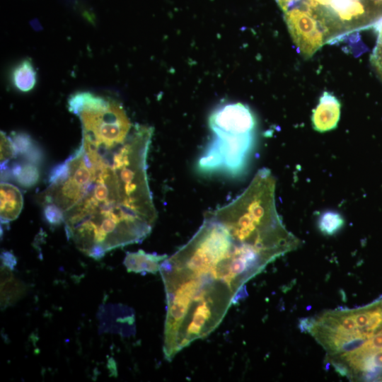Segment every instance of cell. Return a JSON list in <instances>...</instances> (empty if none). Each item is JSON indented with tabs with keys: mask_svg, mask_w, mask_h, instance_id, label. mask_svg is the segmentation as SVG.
Instances as JSON below:
<instances>
[{
	"mask_svg": "<svg viewBox=\"0 0 382 382\" xmlns=\"http://www.w3.org/2000/svg\"><path fill=\"white\" fill-rule=\"evenodd\" d=\"M22 186L30 187L34 185L39 178L37 165L26 162L23 164H13L9 173Z\"/></svg>",
	"mask_w": 382,
	"mask_h": 382,
	"instance_id": "obj_10",
	"label": "cell"
},
{
	"mask_svg": "<svg viewBox=\"0 0 382 382\" xmlns=\"http://www.w3.org/2000/svg\"><path fill=\"white\" fill-rule=\"evenodd\" d=\"M284 18L293 42L305 59L321 48L333 32L323 12L304 2L284 12Z\"/></svg>",
	"mask_w": 382,
	"mask_h": 382,
	"instance_id": "obj_4",
	"label": "cell"
},
{
	"mask_svg": "<svg viewBox=\"0 0 382 382\" xmlns=\"http://www.w3.org/2000/svg\"><path fill=\"white\" fill-rule=\"evenodd\" d=\"M214 133L199 157L197 168L206 175H242L246 170L255 146L256 121L248 106L229 103L216 109L209 118Z\"/></svg>",
	"mask_w": 382,
	"mask_h": 382,
	"instance_id": "obj_3",
	"label": "cell"
},
{
	"mask_svg": "<svg viewBox=\"0 0 382 382\" xmlns=\"http://www.w3.org/2000/svg\"><path fill=\"white\" fill-rule=\"evenodd\" d=\"M381 302H382V297L381 298Z\"/></svg>",
	"mask_w": 382,
	"mask_h": 382,
	"instance_id": "obj_15",
	"label": "cell"
},
{
	"mask_svg": "<svg viewBox=\"0 0 382 382\" xmlns=\"http://www.w3.org/2000/svg\"><path fill=\"white\" fill-rule=\"evenodd\" d=\"M291 251L289 233L273 207L243 190L207 212L192 237L161 264L166 297L163 351L171 361L212 332L245 284Z\"/></svg>",
	"mask_w": 382,
	"mask_h": 382,
	"instance_id": "obj_2",
	"label": "cell"
},
{
	"mask_svg": "<svg viewBox=\"0 0 382 382\" xmlns=\"http://www.w3.org/2000/svg\"><path fill=\"white\" fill-rule=\"evenodd\" d=\"M11 268L1 267V308L5 309L16 303L25 293V285L16 278Z\"/></svg>",
	"mask_w": 382,
	"mask_h": 382,
	"instance_id": "obj_8",
	"label": "cell"
},
{
	"mask_svg": "<svg viewBox=\"0 0 382 382\" xmlns=\"http://www.w3.org/2000/svg\"><path fill=\"white\" fill-rule=\"evenodd\" d=\"M16 155L15 148L11 137L1 132V162L6 163L8 160Z\"/></svg>",
	"mask_w": 382,
	"mask_h": 382,
	"instance_id": "obj_12",
	"label": "cell"
},
{
	"mask_svg": "<svg viewBox=\"0 0 382 382\" xmlns=\"http://www.w3.org/2000/svg\"><path fill=\"white\" fill-rule=\"evenodd\" d=\"M74 114L81 123V145L52 170L37 199L63 218L67 239L98 260L141 242L154 228L147 175L154 129L132 123L120 103L104 97L83 102Z\"/></svg>",
	"mask_w": 382,
	"mask_h": 382,
	"instance_id": "obj_1",
	"label": "cell"
},
{
	"mask_svg": "<svg viewBox=\"0 0 382 382\" xmlns=\"http://www.w3.org/2000/svg\"><path fill=\"white\" fill-rule=\"evenodd\" d=\"M1 265H4L11 270L14 269L16 264V259L15 256L9 252H4L1 256Z\"/></svg>",
	"mask_w": 382,
	"mask_h": 382,
	"instance_id": "obj_13",
	"label": "cell"
},
{
	"mask_svg": "<svg viewBox=\"0 0 382 382\" xmlns=\"http://www.w3.org/2000/svg\"><path fill=\"white\" fill-rule=\"evenodd\" d=\"M279 8L282 10L283 12H285L291 6L298 4L302 0H274Z\"/></svg>",
	"mask_w": 382,
	"mask_h": 382,
	"instance_id": "obj_14",
	"label": "cell"
},
{
	"mask_svg": "<svg viewBox=\"0 0 382 382\" xmlns=\"http://www.w3.org/2000/svg\"><path fill=\"white\" fill-rule=\"evenodd\" d=\"M168 255L146 253L142 250L127 252L123 264L127 272L141 274H156L159 272L162 262Z\"/></svg>",
	"mask_w": 382,
	"mask_h": 382,
	"instance_id": "obj_6",
	"label": "cell"
},
{
	"mask_svg": "<svg viewBox=\"0 0 382 382\" xmlns=\"http://www.w3.org/2000/svg\"><path fill=\"white\" fill-rule=\"evenodd\" d=\"M13 82L21 91L31 90L36 82V72L30 60L21 62L13 71Z\"/></svg>",
	"mask_w": 382,
	"mask_h": 382,
	"instance_id": "obj_9",
	"label": "cell"
},
{
	"mask_svg": "<svg viewBox=\"0 0 382 382\" xmlns=\"http://www.w3.org/2000/svg\"><path fill=\"white\" fill-rule=\"evenodd\" d=\"M23 196L18 188L8 183H1V222L16 219L23 208Z\"/></svg>",
	"mask_w": 382,
	"mask_h": 382,
	"instance_id": "obj_7",
	"label": "cell"
},
{
	"mask_svg": "<svg viewBox=\"0 0 382 382\" xmlns=\"http://www.w3.org/2000/svg\"><path fill=\"white\" fill-rule=\"evenodd\" d=\"M342 216L335 211L328 210L323 212L318 220L320 231L326 236H332L337 233L344 226Z\"/></svg>",
	"mask_w": 382,
	"mask_h": 382,
	"instance_id": "obj_11",
	"label": "cell"
},
{
	"mask_svg": "<svg viewBox=\"0 0 382 382\" xmlns=\"http://www.w3.org/2000/svg\"><path fill=\"white\" fill-rule=\"evenodd\" d=\"M341 104L339 100L328 91H324L319 103L312 112L313 128L318 132H325L337 127L340 117Z\"/></svg>",
	"mask_w": 382,
	"mask_h": 382,
	"instance_id": "obj_5",
	"label": "cell"
}]
</instances>
